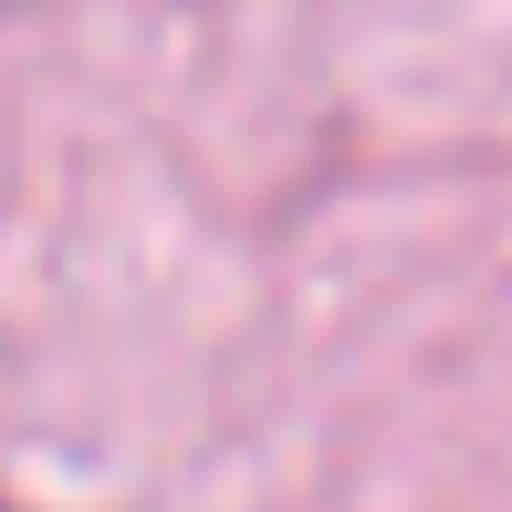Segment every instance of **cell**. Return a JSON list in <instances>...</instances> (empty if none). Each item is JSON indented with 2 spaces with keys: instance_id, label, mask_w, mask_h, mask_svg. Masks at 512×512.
Listing matches in <instances>:
<instances>
[]
</instances>
